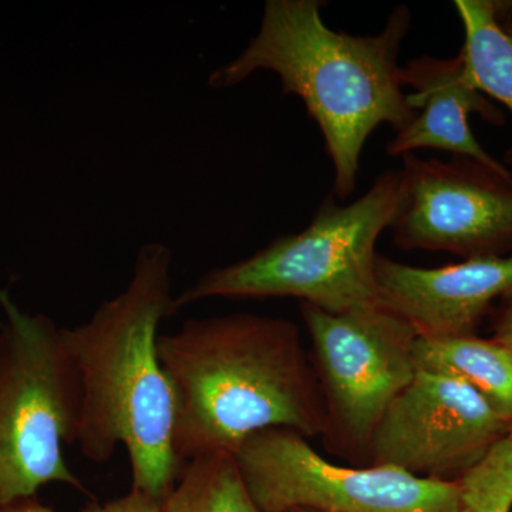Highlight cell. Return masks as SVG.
Masks as SVG:
<instances>
[{"label":"cell","instance_id":"obj_1","mask_svg":"<svg viewBox=\"0 0 512 512\" xmlns=\"http://www.w3.org/2000/svg\"><path fill=\"white\" fill-rule=\"evenodd\" d=\"M171 271L170 247L143 245L126 288L101 302L87 322L62 328L82 392L77 446L96 464L126 447L131 488L158 501L183 468L175 453L174 386L158 352L160 323L173 316Z\"/></svg>","mask_w":512,"mask_h":512},{"label":"cell","instance_id":"obj_2","mask_svg":"<svg viewBox=\"0 0 512 512\" xmlns=\"http://www.w3.org/2000/svg\"><path fill=\"white\" fill-rule=\"evenodd\" d=\"M158 352L174 386L183 466L234 453L258 431L285 427L308 439L325 430L315 367L291 320L248 312L190 319L160 335Z\"/></svg>","mask_w":512,"mask_h":512},{"label":"cell","instance_id":"obj_3","mask_svg":"<svg viewBox=\"0 0 512 512\" xmlns=\"http://www.w3.org/2000/svg\"><path fill=\"white\" fill-rule=\"evenodd\" d=\"M319 0H266L258 33L241 55L211 73V89L239 86L259 70L279 77L325 138L335 171L333 194L356 190L360 156L373 131L403 130L416 117L400 82V49L412 12L396 6L382 32L356 36L329 28Z\"/></svg>","mask_w":512,"mask_h":512},{"label":"cell","instance_id":"obj_4","mask_svg":"<svg viewBox=\"0 0 512 512\" xmlns=\"http://www.w3.org/2000/svg\"><path fill=\"white\" fill-rule=\"evenodd\" d=\"M406 201L402 170L380 175L350 204L326 198L311 224L281 235L258 252L205 272L180 295L173 316L210 298H296L329 313L379 303L376 244Z\"/></svg>","mask_w":512,"mask_h":512},{"label":"cell","instance_id":"obj_5","mask_svg":"<svg viewBox=\"0 0 512 512\" xmlns=\"http://www.w3.org/2000/svg\"><path fill=\"white\" fill-rule=\"evenodd\" d=\"M0 507L36 497L47 484L87 493L67 466L76 444L80 382L62 328L0 291Z\"/></svg>","mask_w":512,"mask_h":512},{"label":"cell","instance_id":"obj_6","mask_svg":"<svg viewBox=\"0 0 512 512\" xmlns=\"http://www.w3.org/2000/svg\"><path fill=\"white\" fill-rule=\"evenodd\" d=\"M325 404L323 444L350 466H369L377 424L412 382L416 330L382 302L345 313L301 303Z\"/></svg>","mask_w":512,"mask_h":512},{"label":"cell","instance_id":"obj_7","mask_svg":"<svg viewBox=\"0 0 512 512\" xmlns=\"http://www.w3.org/2000/svg\"><path fill=\"white\" fill-rule=\"evenodd\" d=\"M232 456L262 512H458L460 507L458 480L330 463L305 436L285 427L252 434Z\"/></svg>","mask_w":512,"mask_h":512},{"label":"cell","instance_id":"obj_8","mask_svg":"<svg viewBox=\"0 0 512 512\" xmlns=\"http://www.w3.org/2000/svg\"><path fill=\"white\" fill-rule=\"evenodd\" d=\"M406 201L393 241L463 259L512 254V177L471 158L403 156Z\"/></svg>","mask_w":512,"mask_h":512},{"label":"cell","instance_id":"obj_9","mask_svg":"<svg viewBox=\"0 0 512 512\" xmlns=\"http://www.w3.org/2000/svg\"><path fill=\"white\" fill-rule=\"evenodd\" d=\"M511 421L466 383L417 370L377 424L369 466L454 481L503 439Z\"/></svg>","mask_w":512,"mask_h":512},{"label":"cell","instance_id":"obj_10","mask_svg":"<svg viewBox=\"0 0 512 512\" xmlns=\"http://www.w3.org/2000/svg\"><path fill=\"white\" fill-rule=\"evenodd\" d=\"M380 302L419 338L473 335L495 299L512 292V254L423 268L377 254Z\"/></svg>","mask_w":512,"mask_h":512},{"label":"cell","instance_id":"obj_11","mask_svg":"<svg viewBox=\"0 0 512 512\" xmlns=\"http://www.w3.org/2000/svg\"><path fill=\"white\" fill-rule=\"evenodd\" d=\"M403 87H412L407 103L416 117L397 131L387 144L389 156L403 157L420 148H436L451 156L471 158L477 163L512 177L504 163L481 146L470 127V114L477 113L491 124L504 123L503 111L467 79L460 55L453 59L421 56L400 69Z\"/></svg>","mask_w":512,"mask_h":512},{"label":"cell","instance_id":"obj_12","mask_svg":"<svg viewBox=\"0 0 512 512\" xmlns=\"http://www.w3.org/2000/svg\"><path fill=\"white\" fill-rule=\"evenodd\" d=\"M417 370L439 373L466 383L512 424V350L476 335L417 338Z\"/></svg>","mask_w":512,"mask_h":512},{"label":"cell","instance_id":"obj_13","mask_svg":"<svg viewBox=\"0 0 512 512\" xmlns=\"http://www.w3.org/2000/svg\"><path fill=\"white\" fill-rule=\"evenodd\" d=\"M454 8L464 29L458 55L467 79L512 114V39L503 26L505 16H512V2L456 0Z\"/></svg>","mask_w":512,"mask_h":512},{"label":"cell","instance_id":"obj_14","mask_svg":"<svg viewBox=\"0 0 512 512\" xmlns=\"http://www.w3.org/2000/svg\"><path fill=\"white\" fill-rule=\"evenodd\" d=\"M163 512H262L249 494L237 461L228 451L185 461Z\"/></svg>","mask_w":512,"mask_h":512},{"label":"cell","instance_id":"obj_15","mask_svg":"<svg viewBox=\"0 0 512 512\" xmlns=\"http://www.w3.org/2000/svg\"><path fill=\"white\" fill-rule=\"evenodd\" d=\"M460 481L458 512H511L512 433L508 430Z\"/></svg>","mask_w":512,"mask_h":512},{"label":"cell","instance_id":"obj_16","mask_svg":"<svg viewBox=\"0 0 512 512\" xmlns=\"http://www.w3.org/2000/svg\"><path fill=\"white\" fill-rule=\"evenodd\" d=\"M83 512H163V501L131 488L130 493L104 504H89Z\"/></svg>","mask_w":512,"mask_h":512},{"label":"cell","instance_id":"obj_17","mask_svg":"<svg viewBox=\"0 0 512 512\" xmlns=\"http://www.w3.org/2000/svg\"><path fill=\"white\" fill-rule=\"evenodd\" d=\"M493 339L512 350V292L503 298V306L494 322Z\"/></svg>","mask_w":512,"mask_h":512},{"label":"cell","instance_id":"obj_18","mask_svg":"<svg viewBox=\"0 0 512 512\" xmlns=\"http://www.w3.org/2000/svg\"><path fill=\"white\" fill-rule=\"evenodd\" d=\"M0 512H56L46 505L40 504L36 497L25 498L0 507Z\"/></svg>","mask_w":512,"mask_h":512},{"label":"cell","instance_id":"obj_19","mask_svg":"<svg viewBox=\"0 0 512 512\" xmlns=\"http://www.w3.org/2000/svg\"><path fill=\"white\" fill-rule=\"evenodd\" d=\"M503 26L505 29V32L508 33V36L512 39V16H505L503 19Z\"/></svg>","mask_w":512,"mask_h":512},{"label":"cell","instance_id":"obj_20","mask_svg":"<svg viewBox=\"0 0 512 512\" xmlns=\"http://www.w3.org/2000/svg\"><path fill=\"white\" fill-rule=\"evenodd\" d=\"M504 165L508 168V171H510L512 175V148L510 151H508L507 156H505Z\"/></svg>","mask_w":512,"mask_h":512},{"label":"cell","instance_id":"obj_21","mask_svg":"<svg viewBox=\"0 0 512 512\" xmlns=\"http://www.w3.org/2000/svg\"><path fill=\"white\" fill-rule=\"evenodd\" d=\"M288 512H313V511L301 510V508H296V510H291V511H288Z\"/></svg>","mask_w":512,"mask_h":512},{"label":"cell","instance_id":"obj_22","mask_svg":"<svg viewBox=\"0 0 512 512\" xmlns=\"http://www.w3.org/2000/svg\"><path fill=\"white\" fill-rule=\"evenodd\" d=\"M508 430H510V431H511V433H512V424H511V426H510V429H508Z\"/></svg>","mask_w":512,"mask_h":512}]
</instances>
